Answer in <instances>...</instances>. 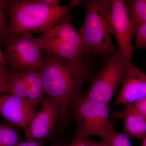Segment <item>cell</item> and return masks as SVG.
Returning a JSON list of instances; mask_svg holds the SVG:
<instances>
[{
  "mask_svg": "<svg viewBox=\"0 0 146 146\" xmlns=\"http://www.w3.org/2000/svg\"><path fill=\"white\" fill-rule=\"evenodd\" d=\"M84 3L86 15L79 33L85 60L93 55L106 58L117 54L118 51L112 43L109 29L111 1L88 0L84 1Z\"/></svg>",
  "mask_w": 146,
  "mask_h": 146,
  "instance_id": "7a4b0ae2",
  "label": "cell"
},
{
  "mask_svg": "<svg viewBox=\"0 0 146 146\" xmlns=\"http://www.w3.org/2000/svg\"><path fill=\"white\" fill-rule=\"evenodd\" d=\"M69 8L46 5L38 0L13 1L9 9L10 16L9 35L44 33L68 15Z\"/></svg>",
  "mask_w": 146,
  "mask_h": 146,
  "instance_id": "3957f363",
  "label": "cell"
},
{
  "mask_svg": "<svg viewBox=\"0 0 146 146\" xmlns=\"http://www.w3.org/2000/svg\"><path fill=\"white\" fill-rule=\"evenodd\" d=\"M35 42L42 50L75 62H83L84 47L81 36L67 22L56 25L43 33Z\"/></svg>",
  "mask_w": 146,
  "mask_h": 146,
  "instance_id": "5b68a950",
  "label": "cell"
},
{
  "mask_svg": "<svg viewBox=\"0 0 146 146\" xmlns=\"http://www.w3.org/2000/svg\"><path fill=\"white\" fill-rule=\"evenodd\" d=\"M102 139L106 146H132L130 137L123 132L116 131L114 127Z\"/></svg>",
  "mask_w": 146,
  "mask_h": 146,
  "instance_id": "e0dca14e",
  "label": "cell"
},
{
  "mask_svg": "<svg viewBox=\"0 0 146 146\" xmlns=\"http://www.w3.org/2000/svg\"><path fill=\"white\" fill-rule=\"evenodd\" d=\"M84 1H72L71 2V5L74 6H78L80 5V3H83Z\"/></svg>",
  "mask_w": 146,
  "mask_h": 146,
  "instance_id": "4316f807",
  "label": "cell"
},
{
  "mask_svg": "<svg viewBox=\"0 0 146 146\" xmlns=\"http://www.w3.org/2000/svg\"><path fill=\"white\" fill-rule=\"evenodd\" d=\"M111 117L124 120L123 133L130 138L143 140L146 136V116L134 112L115 111Z\"/></svg>",
  "mask_w": 146,
  "mask_h": 146,
  "instance_id": "7c38bea8",
  "label": "cell"
},
{
  "mask_svg": "<svg viewBox=\"0 0 146 146\" xmlns=\"http://www.w3.org/2000/svg\"><path fill=\"white\" fill-rule=\"evenodd\" d=\"M6 86V94L27 100L26 84L23 72H9Z\"/></svg>",
  "mask_w": 146,
  "mask_h": 146,
  "instance_id": "5bb4252c",
  "label": "cell"
},
{
  "mask_svg": "<svg viewBox=\"0 0 146 146\" xmlns=\"http://www.w3.org/2000/svg\"><path fill=\"white\" fill-rule=\"evenodd\" d=\"M13 1L0 0V12L4 13L7 9H9Z\"/></svg>",
  "mask_w": 146,
  "mask_h": 146,
  "instance_id": "cb8c5ba5",
  "label": "cell"
},
{
  "mask_svg": "<svg viewBox=\"0 0 146 146\" xmlns=\"http://www.w3.org/2000/svg\"><path fill=\"white\" fill-rule=\"evenodd\" d=\"M125 106L124 109L119 110L120 112H134L146 116V98Z\"/></svg>",
  "mask_w": 146,
  "mask_h": 146,
  "instance_id": "ac0fdd59",
  "label": "cell"
},
{
  "mask_svg": "<svg viewBox=\"0 0 146 146\" xmlns=\"http://www.w3.org/2000/svg\"><path fill=\"white\" fill-rule=\"evenodd\" d=\"M42 51L44 63L40 70L45 95L57 106L62 126L68 110L89 80L91 69L85 60L75 62Z\"/></svg>",
  "mask_w": 146,
  "mask_h": 146,
  "instance_id": "6da1fadb",
  "label": "cell"
},
{
  "mask_svg": "<svg viewBox=\"0 0 146 146\" xmlns=\"http://www.w3.org/2000/svg\"><path fill=\"white\" fill-rule=\"evenodd\" d=\"M111 2L110 33L117 41L118 52L127 64L131 66L134 50L132 40L136 29L129 17L126 1L111 0Z\"/></svg>",
  "mask_w": 146,
  "mask_h": 146,
  "instance_id": "ba28073f",
  "label": "cell"
},
{
  "mask_svg": "<svg viewBox=\"0 0 146 146\" xmlns=\"http://www.w3.org/2000/svg\"><path fill=\"white\" fill-rule=\"evenodd\" d=\"M0 93H3L1 89L0 88Z\"/></svg>",
  "mask_w": 146,
  "mask_h": 146,
  "instance_id": "f546056e",
  "label": "cell"
},
{
  "mask_svg": "<svg viewBox=\"0 0 146 146\" xmlns=\"http://www.w3.org/2000/svg\"><path fill=\"white\" fill-rule=\"evenodd\" d=\"M15 146H45L44 140H27L18 143Z\"/></svg>",
  "mask_w": 146,
  "mask_h": 146,
  "instance_id": "603a6c76",
  "label": "cell"
},
{
  "mask_svg": "<svg viewBox=\"0 0 146 146\" xmlns=\"http://www.w3.org/2000/svg\"><path fill=\"white\" fill-rule=\"evenodd\" d=\"M40 3H42L44 4L53 6H59L60 1L58 0H38Z\"/></svg>",
  "mask_w": 146,
  "mask_h": 146,
  "instance_id": "d4e9b609",
  "label": "cell"
},
{
  "mask_svg": "<svg viewBox=\"0 0 146 146\" xmlns=\"http://www.w3.org/2000/svg\"></svg>",
  "mask_w": 146,
  "mask_h": 146,
  "instance_id": "4dcf8cb0",
  "label": "cell"
},
{
  "mask_svg": "<svg viewBox=\"0 0 146 146\" xmlns=\"http://www.w3.org/2000/svg\"><path fill=\"white\" fill-rule=\"evenodd\" d=\"M4 40V55L11 72L41 70L44 63L42 50L32 34L8 35Z\"/></svg>",
  "mask_w": 146,
  "mask_h": 146,
  "instance_id": "8992f818",
  "label": "cell"
},
{
  "mask_svg": "<svg viewBox=\"0 0 146 146\" xmlns=\"http://www.w3.org/2000/svg\"><path fill=\"white\" fill-rule=\"evenodd\" d=\"M7 65L0 62V88L3 94H6V83L9 71L6 69Z\"/></svg>",
  "mask_w": 146,
  "mask_h": 146,
  "instance_id": "7402d4cb",
  "label": "cell"
},
{
  "mask_svg": "<svg viewBox=\"0 0 146 146\" xmlns=\"http://www.w3.org/2000/svg\"><path fill=\"white\" fill-rule=\"evenodd\" d=\"M0 62H1V63H4V64H5L7 65V60H6L5 56L3 54V53L1 50V48H0Z\"/></svg>",
  "mask_w": 146,
  "mask_h": 146,
  "instance_id": "484cf974",
  "label": "cell"
},
{
  "mask_svg": "<svg viewBox=\"0 0 146 146\" xmlns=\"http://www.w3.org/2000/svg\"><path fill=\"white\" fill-rule=\"evenodd\" d=\"M70 108L77 125L76 137L100 136L103 138L113 127L107 104L94 100L86 94L80 93Z\"/></svg>",
  "mask_w": 146,
  "mask_h": 146,
  "instance_id": "277c9868",
  "label": "cell"
},
{
  "mask_svg": "<svg viewBox=\"0 0 146 146\" xmlns=\"http://www.w3.org/2000/svg\"><path fill=\"white\" fill-rule=\"evenodd\" d=\"M26 84L27 100L35 108L42 104L45 95L41 70H28L23 72Z\"/></svg>",
  "mask_w": 146,
  "mask_h": 146,
  "instance_id": "4fadbf2b",
  "label": "cell"
},
{
  "mask_svg": "<svg viewBox=\"0 0 146 146\" xmlns=\"http://www.w3.org/2000/svg\"><path fill=\"white\" fill-rule=\"evenodd\" d=\"M37 112L27 100L8 94L0 97V115L25 131Z\"/></svg>",
  "mask_w": 146,
  "mask_h": 146,
  "instance_id": "30bf717a",
  "label": "cell"
},
{
  "mask_svg": "<svg viewBox=\"0 0 146 146\" xmlns=\"http://www.w3.org/2000/svg\"><path fill=\"white\" fill-rule=\"evenodd\" d=\"M68 146H106L103 141L96 142L90 140L88 138L76 137Z\"/></svg>",
  "mask_w": 146,
  "mask_h": 146,
  "instance_id": "d6986e66",
  "label": "cell"
},
{
  "mask_svg": "<svg viewBox=\"0 0 146 146\" xmlns=\"http://www.w3.org/2000/svg\"><path fill=\"white\" fill-rule=\"evenodd\" d=\"M121 83L115 106L131 104L146 98V73L140 68L131 65Z\"/></svg>",
  "mask_w": 146,
  "mask_h": 146,
  "instance_id": "8fae6325",
  "label": "cell"
},
{
  "mask_svg": "<svg viewBox=\"0 0 146 146\" xmlns=\"http://www.w3.org/2000/svg\"><path fill=\"white\" fill-rule=\"evenodd\" d=\"M20 139V135L15 128L0 123V146H15Z\"/></svg>",
  "mask_w": 146,
  "mask_h": 146,
  "instance_id": "2e32d148",
  "label": "cell"
},
{
  "mask_svg": "<svg viewBox=\"0 0 146 146\" xmlns=\"http://www.w3.org/2000/svg\"><path fill=\"white\" fill-rule=\"evenodd\" d=\"M42 107L25 131L27 140H44L49 138L56 123L59 112L57 106L50 97L45 96Z\"/></svg>",
  "mask_w": 146,
  "mask_h": 146,
  "instance_id": "9c48e42d",
  "label": "cell"
},
{
  "mask_svg": "<svg viewBox=\"0 0 146 146\" xmlns=\"http://www.w3.org/2000/svg\"><path fill=\"white\" fill-rule=\"evenodd\" d=\"M52 146H62L60 145H52Z\"/></svg>",
  "mask_w": 146,
  "mask_h": 146,
  "instance_id": "f1b7e54d",
  "label": "cell"
},
{
  "mask_svg": "<svg viewBox=\"0 0 146 146\" xmlns=\"http://www.w3.org/2000/svg\"><path fill=\"white\" fill-rule=\"evenodd\" d=\"M129 17L136 32L146 23V0L126 1Z\"/></svg>",
  "mask_w": 146,
  "mask_h": 146,
  "instance_id": "9a60e30c",
  "label": "cell"
},
{
  "mask_svg": "<svg viewBox=\"0 0 146 146\" xmlns=\"http://www.w3.org/2000/svg\"><path fill=\"white\" fill-rule=\"evenodd\" d=\"M143 143H142V146H146V136L143 140Z\"/></svg>",
  "mask_w": 146,
  "mask_h": 146,
  "instance_id": "83f0119b",
  "label": "cell"
},
{
  "mask_svg": "<svg viewBox=\"0 0 146 146\" xmlns=\"http://www.w3.org/2000/svg\"><path fill=\"white\" fill-rule=\"evenodd\" d=\"M135 48L146 49V23L142 26L135 33Z\"/></svg>",
  "mask_w": 146,
  "mask_h": 146,
  "instance_id": "ffe728a7",
  "label": "cell"
},
{
  "mask_svg": "<svg viewBox=\"0 0 146 146\" xmlns=\"http://www.w3.org/2000/svg\"><path fill=\"white\" fill-rule=\"evenodd\" d=\"M5 13L0 12V41L4 40L9 34V27Z\"/></svg>",
  "mask_w": 146,
  "mask_h": 146,
  "instance_id": "44dd1931",
  "label": "cell"
},
{
  "mask_svg": "<svg viewBox=\"0 0 146 146\" xmlns=\"http://www.w3.org/2000/svg\"><path fill=\"white\" fill-rule=\"evenodd\" d=\"M105 59L102 69L91 82L86 95L94 100L109 104L130 66L119 52Z\"/></svg>",
  "mask_w": 146,
  "mask_h": 146,
  "instance_id": "52a82bcc",
  "label": "cell"
}]
</instances>
